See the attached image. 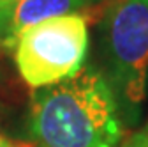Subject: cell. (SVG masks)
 I'll list each match as a JSON object with an SVG mask.
<instances>
[{
    "label": "cell",
    "mask_w": 148,
    "mask_h": 147,
    "mask_svg": "<svg viewBox=\"0 0 148 147\" xmlns=\"http://www.w3.org/2000/svg\"><path fill=\"white\" fill-rule=\"evenodd\" d=\"M123 131L115 94L94 64L32 92L30 135L35 147H122Z\"/></svg>",
    "instance_id": "cell-1"
},
{
    "label": "cell",
    "mask_w": 148,
    "mask_h": 147,
    "mask_svg": "<svg viewBox=\"0 0 148 147\" xmlns=\"http://www.w3.org/2000/svg\"><path fill=\"white\" fill-rule=\"evenodd\" d=\"M106 76L127 126H136L148 92V0H115L99 25Z\"/></svg>",
    "instance_id": "cell-2"
},
{
    "label": "cell",
    "mask_w": 148,
    "mask_h": 147,
    "mask_svg": "<svg viewBox=\"0 0 148 147\" xmlns=\"http://www.w3.org/2000/svg\"><path fill=\"white\" fill-rule=\"evenodd\" d=\"M86 51V18L74 12L27 28L14 44V59L27 85L41 89L74 76L85 66Z\"/></svg>",
    "instance_id": "cell-3"
},
{
    "label": "cell",
    "mask_w": 148,
    "mask_h": 147,
    "mask_svg": "<svg viewBox=\"0 0 148 147\" xmlns=\"http://www.w3.org/2000/svg\"><path fill=\"white\" fill-rule=\"evenodd\" d=\"M88 6V0H16L0 11V43L14 48L27 28L49 18L79 12Z\"/></svg>",
    "instance_id": "cell-4"
},
{
    "label": "cell",
    "mask_w": 148,
    "mask_h": 147,
    "mask_svg": "<svg viewBox=\"0 0 148 147\" xmlns=\"http://www.w3.org/2000/svg\"><path fill=\"white\" fill-rule=\"evenodd\" d=\"M122 147H148V131H141L123 140Z\"/></svg>",
    "instance_id": "cell-5"
},
{
    "label": "cell",
    "mask_w": 148,
    "mask_h": 147,
    "mask_svg": "<svg viewBox=\"0 0 148 147\" xmlns=\"http://www.w3.org/2000/svg\"><path fill=\"white\" fill-rule=\"evenodd\" d=\"M0 147H27V145H21V144H16V142H9V140L0 138Z\"/></svg>",
    "instance_id": "cell-6"
},
{
    "label": "cell",
    "mask_w": 148,
    "mask_h": 147,
    "mask_svg": "<svg viewBox=\"0 0 148 147\" xmlns=\"http://www.w3.org/2000/svg\"><path fill=\"white\" fill-rule=\"evenodd\" d=\"M12 2H16V0H0V11H4L5 7H9Z\"/></svg>",
    "instance_id": "cell-7"
},
{
    "label": "cell",
    "mask_w": 148,
    "mask_h": 147,
    "mask_svg": "<svg viewBox=\"0 0 148 147\" xmlns=\"http://www.w3.org/2000/svg\"><path fill=\"white\" fill-rule=\"evenodd\" d=\"M88 2H90V6H92V4H95V2H101V0H88Z\"/></svg>",
    "instance_id": "cell-8"
}]
</instances>
